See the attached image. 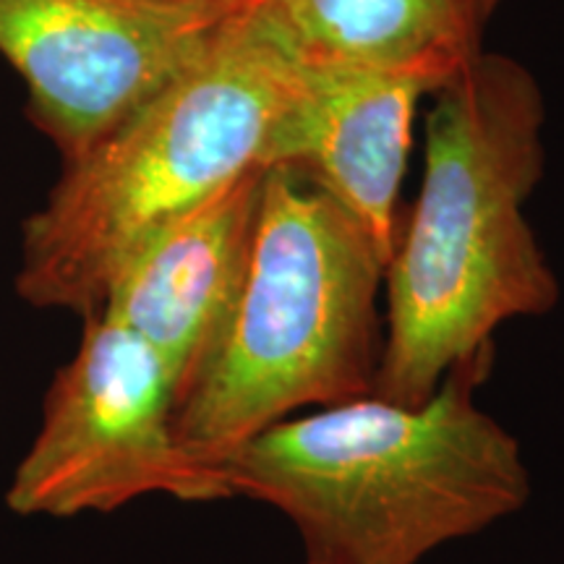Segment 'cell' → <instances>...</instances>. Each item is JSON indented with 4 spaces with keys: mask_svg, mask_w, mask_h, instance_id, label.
<instances>
[{
    "mask_svg": "<svg viewBox=\"0 0 564 564\" xmlns=\"http://www.w3.org/2000/svg\"><path fill=\"white\" fill-rule=\"evenodd\" d=\"M505 0H253V17L303 68L413 74L444 87L484 53Z\"/></svg>",
    "mask_w": 564,
    "mask_h": 564,
    "instance_id": "cell-9",
    "label": "cell"
},
{
    "mask_svg": "<svg viewBox=\"0 0 564 564\" xmlns=\"http://www.w3.org/2000/svg\"><path fill=\"white\" fill-rule=\"evenodd\" d=\"M306 564H316V562H306Z\"/></svg>",
    "mask_w": 564,
    "mask_h": 564,
    "instance_id": "cell-11",
    "label": "cell"
},
{
    "mask_svg": "<svg viewBox=\"0 0 564 564\" xmlns=\"http://www.w3.org/2000/svg\"><path fill=\"white\" fill-rule=\"evenodd\" d=\"M129 3L147 6H194V3H225V6H249L253 0H129Z\"/></svg>",
    "mask_w": 564,
    "mask_h": 564,
    "instance_id": "cell-10",
    "label": "cell"
},
{
    "mask_svg": "<svg viewBox=\"0 0 564 564\" xmlns=\"http://www.w3.org/2000/svg\"><path fill=\"white\" fill-rule=\"evenodd\" d=\"M243 9L0 0V53L26 82L34 121L70 162L199 61Z\"/></svg>",
    "mask_w": 564,
    "mask_h": 564,
    "instance_id": "cell-6",
    "label": "cell"
},
{
    "mask_svg": "<svg viewBox=\"0 0 564 564\" xmlns=\"http://www.w3.org/2000/svg\"><path fill=\"white\" fill-rule=\"evenodd\" d=\"M150 494L181 502L230 499L220 474L178 440L175 384L158 352L95 312L84 316L79 348L45 394L6 505L24 518H76Z\"/></svg>",
    "mask_w": 564,
    "mask_h": 564,
    "instance_id": "cell-5",
    "label": "cell"
},
{
    "mask_svg": "<svg viewBox=\"0 0 564 564\" xmlns=\"http://www.w3.org/2000/svg\"><path fill=\"white\" fill-rule=\"evenodd\" d=\"M426 171L387 262V335L373 394L423 405L505 322L549 314L560 282L525 217L544 178L546 102L510 55L481 53L440 87Z\"/></svg>",
    "mask_w": 564,
    "mask_h": 564,
    "instance_id": "cell-1",
    "label": "cell"
},
{
    "mask_svg": "<svg viewBox=\"0 0 564 564\" xmlns=\"http://www.w3.org/2000/svg\"><path fill=\"white\" fill-rule=\"evenodd\" d=\"M384 272V257L340 204L293 167H267L243 288L175 400L183 447L217 470L295 411L373 394Z\"/></svg>",
    "mask_w": 564,
    "mask_h": 564,
    "instance_id": "cell-4",
    "label": "cell"
},
{
    "mask_svg": "<svg viewBox=\"0 0 564 564\" xmlns=\"http://www.w3.org/2000/svg\"><path fill=\"white\" fill-rule=\"evenodd\" d=\"M494 350L457 364L423 405L379 394L264 429L217 465L230 497L299 528L316 564H415L531 497L518 442L476 405Z\"/></svg>",
    "mask_w": 564,
    "mask_h": 564,
    "instance_id": "cell-2",
    "label": "cell"
},
{
    "mask_svg": "<svg viewBox=\"0 0 564 564\" xmlns=\"http://www.w3.org/2000/svg\"><path fill=\"white\" fill-rule=\"evenodd\" d=\"M303 66L251 6L108 137L63 162L21 230L17 291L37 308L100 312L118 272L167 225L253 167H267Z\"/></svg>",
    "mask_w": 564,
    "mask_h": 564,
    "instance_id": "cell-3",
    "label": "cell"
},
{
    "mask_svg": "<svg viewBox=\"0 0 564 564\" xmlns=\"http://www.w3.org/2000/svg\"><path fill=\"white\" fill-rule=\"evenodd\" d=\"M432 91L413 74L303 68L301 89L272 131L267 167L299 171L340 204L390 262L415 108Z\"/></svg>",
    "mask_w": 564,
    "mask_h": 564,
    "instance_id": "cell-8",
    "label": "cell"
},
{
    "mask_svg": "<svg viewBox=\"0 0 564 564\" xmlns=\"http://www.w3.org/2000/svg\"><path fill=\"white\" fill-rule=\"evenodd\" d=\"M267 167H253L160 230L118 272L100 312L158 352L175 400L228 324L249 272Z\"/></svg>",
    "mask_w": 564,
    "mask_h": 564,
    "instance_id": "cell-7",
    "label": "cell"
}]
</instances>
